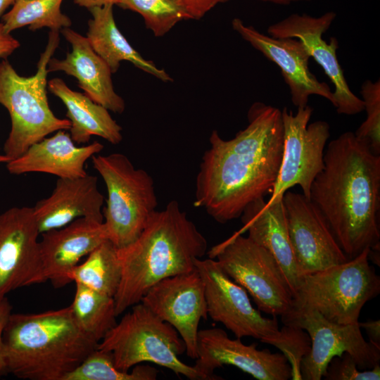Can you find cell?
<instances>
[{
    "mask_svg": "<svg viewBox=\"0 0 380 380\" xmlns=\"http://www.w3.org/2000/svg\"><path fill=\"white\" fill-rule=\"evenodd\" d=\"M379 243H377L369 248L367 258L368 260H371L374 264L380 266V246Z\"/></svg>",
    "mask_w": 380,
    "mask_h": 380,
    "instance_id": "39",
    "label": "cell"
},
{
    "mask_svg": "<svg viewBox=\"0 0 380 380\" xmlns=\"http://www.w3.org/2000/svg\"><path fill=\"white\" fill-rule=\"evenodd\" d=\"M232 26L242 39L280 68L296 107L306 106L312 95L322 96L334 106V94L329 86L319 81L310 71L308 65L311 57L300 40L266 35L253 26L245 25L238 18L232 20Z\"/></svg>",
    "mask_w": 380,
    "mask_h": 380,
    "instance_id": "18",
    "label": "cell"
},
{
    "mask_svg": "<svg viewBox=\"0 0 380 380\" xmlns=\"http://www.w3.org/2000/svg\"><path fill=\"white\" fill-rule=\"evenodd\" d=\"M310 200L348 260L379 243L380 156L352 132L331 141Z\"/></svg>",
    "mask_w": 380,
    "mask_h": 380,
    "instance_id": "2",
    "label": "cell"
},
{
    "mask_svg": "<svg viewBox=\"0 0 380 380\" xmlns=\"http://www.w3.org/2000/svg\"><path fill=\"white\" fill-rule=\"evenodd\" d=\"M207 248V240L177 201L156 210L139 237L118 248L122 277L114 296L117 316L162 279L194 270Z\"/></svg>",
    "mask_w": 380,
    "mask_h": 380,
    "instance_id": "3",
    "label": "cell"
},
{
    "mask_svg": "<svg viewBox=\"0 0 380 380\" xmlns=\"http://www.w3.org/2000/svg\"><path fill=\"white\" fill-rule=\"evenodd\" d=\"M121 0H74L75 4L87 8L89 10L94 7H101L106 5H118Z\"/></svg>",
    "mask_w": 380,
    "mask_h": 380,
    "instance_id": "38",
    "label": "cell"
},
{
    "mask_svg": "<svg viewBox=\"0 0 380 380\" xmlns=\"http://www.w3.org/2000/svg\"><path fill=\"white\" fill-rule=\"evenodd\" d=\"M20 46L19 42L11 34L5 32L0 23V58L6 59Z\"/></svg>",
    "mask_w": 380,
    "mask_h": 380,
    "instance_id": "36",
    "label": "cell"
},
{
    "mask_svg": "<svg viewBox=\"0 0 380 380\" xmlns=\"http://www.w3.org/2000/svg\"><path fill=\"white\" fill-rule=\"evenodd\" d=\"M323 377L327 380H379L380 365L360 371L352 356L345 352L330 360Z\"/></svg>",
    "mask_w": 380,
    "mask_h": 380,
    "instance_id": "33",
    "label": "cell"
},
{
    "mask_svg": "<svg viewBox=\"0 0 380 380\" xmlns=\"http://www.w3.org/2000/svg\"><path fill=\"white\" fill-rule=\"evenodd\" d=\"M119 6L140 14L156 37H163L180 21L191 20L176 0H121Z\"/></svg>",
    "mask_w": 380,
    "mask_h": 380,
    "instance_id": "30",
    "label": "cell"
},
{
    "mask_svg": "<svg viewBox=\"0 0 380 380\" xmlns=\"http://www.w3.org/2000/svg\"><path fill=\"white\" fill-rule=\"evenodd\" d=\"M61 31L72 51L62 60L51 58L48 71H62L75 77L79 87L92 101L110 111L122 113L125 101L114 90L112 72L107 63L94 51L86 37L70 27Z\"/></svg>",
    "mask_w": 380,
    "mask_h": 380,
    "instance_id": "20",
    "label": "cell"
},
{
    "mask_svg": "<svg viewBox=\"0 0 380 380\" xmlns=\"http://www.w3.org/2000/svg\"><path fill=\"white\" fill-rule=\"evenodd\" d=\"M233 1V0H222V3H226V2H228V1ZM258 1H263V2H267V3H272V4H277V5L286 6V5H289V4H292V3L303 2V1H310L311 0H258Z\"/></svg>",
    "mask_w": 380,
    "mask_h": 380,
    "instance_id": "40",
    "label": "cell"
},
{
    "mask_svg": "<svg viewBox=\"0 0 380 380\" xmlns=\"http://www.w3.org/2000/svg\"><path fill=\"white\" fill-rule=\"evenodd\" d=\"M91 158L107 189L102 213L108 239L117 248H124L139 237L156 210L153 180L122 153L96 154Z\"/></svg>",
    "mask_w": 380,
    "mask_h": 380,
    "instance_id": "8",
    "label": "cell"
},
{
    "mask_svg": "<svg viewBox=\"0 0 380 380\" xmlns=\"http://www.w3.org/2000/svg\"><path fill=\"white\" fill-rule=\"evenodd\" d=\"M312 113V108L308 105L298 108L296 114L286 108L281 110L283 156L267 203L296 185L310 199L312 183L324 167V148L330 137L327 122L317 120L308 125Z\"/></svg>",
    "mask_w": 380,
    "mask_h": 380,
    "instance_id": "11",
    "label": "cell"
},
{
    "mask_svg": "<svg viewBox=\"0 0 380 380\" xmlns=\"http://www.w3.org/2000/svg\"><path fill=\"white\" fill-rule=\"evenodd\" d=\"M17 0H0V18H2L4 11L11 6L13 5Z\"/></svg>",
    "mask_w": 380,
    "mask_h": 380,
    "instance_id": "41",
    "label": "cell"
},
{
    "mask_svg": "<svg viewBox=\"0 0 380 380\" xmlns=\"http://www.w3.org/2000/svg\"><path fill=\"white\" fill-rule=\"evenodd\" d=\"M247 126L231 139L216 130L196 176L194 205L217 222L239 218L277 181L284 150L281 110L262 102L251 105Z\"/></svg>",
    "mask_w": 380,
    "mask_h": 380,
    "instance_id": "1",
    "label": "cell"
},
{
    "mask_svg": "<svg viewBox=\"0 0 380 380\" xmlns=\"http://www.w3.org/2000/svg\"><path fill=\"white\" fill-rule=\"evenodd\" d=\"M12 306L7 297L0 301V375L6 373L4 352L3 333L11 314Z\"/></svg>",
    "mask_w": 380,
    "mask_h": 380,
    "instance_id": "35",
    "label": "cell"
},
{
    "mask_svg": "<svg viewBox=\"0 0 380 380\" xmlns=\"http://www.w3.org/2000/svg\"><path fill=\"white\" fill-rule=\"evenodd\" d=\"M283 196L267 203L264 197L246 206L241 215L243 227L237 232H248V237L267 250L277 261L293 295L298 287L300 274L291 243Z\"/></svg>",
    "mask_w": 380,
    "mask_h": 380,
    "instance_id": "22",
    "label": "cell"
},
{
    "mask_svg": "<svg viewBox=\"0 0 380 380\" xmlns=\"http://www.w3.org/2000/svg\"><path fill=\"white\" fill-rule=\"evenodd\" d=\"M336 17L328 11L314 17L306 13H292L284 19L270 25L268 35L275 38H296L300 40L310 56L322 67L334 84V107L338 114L355 115L364 110L362 99L350 89L337 57L338 42L331 37L323 39Z\"/></svg>",
    "mask_w": 380,
    "mask_h": 380,
    "instance_id": "14",
    "label": "cell"
},
{
    "mask_svg": "<svg viewBox=\"0 0 380 380\" xmlns=\"http://www.w3.org/2000/svg\"><path fill=\"white\" fill-rule=\"evenodd\" d=\"M360 93L367 118L357 128L355 136L374 154L380 156V82L365 81Z\"/></svg>",
    "mask_w": 380,
    "mask_h": 380,
    "instance_id": "31",
    "label": "cell"
},
{
    "mask_svg": "<svg viewBox=\"0 0 380 380\" xmlns=\"http://www.w3.org/2000/svg\"><path fill=\"white\" fill-rule=\"evenodd\" d=\"M113 7V5H106L89 9L91 18L88 22L86 37L92 49L107 63L112 73L118 70L121 61H125L163 82L172 81L163 69L143 58L131 46L115 23Z\"/></svg>",
    "mask_w": 380,
    "mask_h": 380,
    "instance_id": "25",
    "label": "cell"
},
{
    "mask_svg": "<svg viewBox=\"0 0 380 380\" xmlns=\"http://www.w3.org/2000/svg\"><path fill=\"white\" fill-rule=\"evenodd\" d=\"M195 266L204 284L208 315L236 338L249 336L272 346L279 335L277 318L263 317L253 306L247 291L222 270L215 259L198 258Z\"/></svg>",
    "mask_w": 380,
    "mask_h": 380,
    "instance_id": "12",
    "label": "cell"
},
{
    "mask_svg": "<svg viewBox=\"0 0 380 380\" xmlns=\"http://www.w3.org/2000/svg\"><path fill=\"white\" fill-rule=\"evenodd\" d=\"M47 86L66 107V116L70 122L69 134L75 143L86 144L93 135L113 145L122 141V127L104 106L84 94L72 90L60 78L50 80Z\"/></svg>",
    "mask_w": 380,
    "mask_h": 380,
    "instance_id": "24",
    "label": "cell"
},
{
    "mask_svg": "<svg viewBox=\"0 0 380 380\" xmlns=\"http://www.w3.org/2000/svg\"><path fill=\"white\" fill-rule=\"evenodd\" d=\"M158 371L148 365H137L132 372L118 369L110 352L92 351L64 380H155Z\"/></svg>",
    "mask_w": 380,
    "mask_h": 380,
    "instance_id": "29",
    "label": "cell"
},
{
    "mask_svg": "<svg viewBox=\"0 0 380 380\" xmlns=\"http://www.w3.org/2000/svg\"><path fill=\"white\" fill-rule=\"evenodd\" d=\"M103 148L98 141L79 146L69 133L58 130L50 137L34 143L20 157L7 163L9 173L22 175L43 172L58 178H76L87 175V160Z\"/></svg>",
    "mask_w": 380,
    "mask_h": 380,
    "instance_id": "23",
    "label": "cell"
},
{
    "mask_svg": "<svg viewBox=\"0 0 380 380\" xmlns=\"http://www.w3.org/2000/svg\"><path fill=\"white\" fill-rule=\"evenodd\" d=\"M11 160V159L7 157L6 155L4 154H1L0 153V163H8Z\"/></svg>",
    "mask_w": 380,
    "mask_h": 380,
    "instance_id": "42",
    "label": "cell"
},
{
    "mask_svg": "<svg viewBox=\"0 0 380 380\" xmlns=\"http://www.w3.org/2000/svg\"><path fill=\"white\" fill-rule=\"evenodd\" d=\"M99 343L98 348L111 353L115 367L124 372L144 362L172 370L177 376L203 380L193 366L179 356L186 346L177 330L141 302L134 305Z\"/></svg>",
    "mask_w": 380,
    "mask_h": 380,
    "instance_id": "6",
    "label": "cell"
},
{
    "mask_svg": "<svg viewBox=\"0 0 380 380\" xmlns=\"http://www.w3.org/2000/svg\"><path fill=\"white\" fill-rule=\"evenodd\" d=\"M41 272L38 284L50 281L56 288L69 284L68 273L108 239L103 222L80 217L68 224L42 234Z\"/></svg>",
    "mask_w": 380,
    "mask_h": 380,
    "instance_id": "19",
    "label": "cell"
},
{
    "mask_svg": "<svg viewBox=\"0 0 380 380\" xmlns=\"http://www.w3.org/2000/svg\"><path fill=\"white\" fill-rule=\"evenodd\" d=\"M188 13L191 20H199L222 0H176Z\"/></svg>",
    "mask_w": 380,
    "mask_h": 380,
    "instance_id": "34",
    "label": "cell"
},
{
    "mask_svg": "<svg viewBox=\"0 0 380 380\" xmlns=\"http://www.w3.org/2000/svg\"><path fill=\"white\" fill-rule=\"evenodd\" d=\"M59 40L58 31L51 30L34 75L21 76L7 60L0 62V104L7 109L11 120L4 151L11 160L22 156L30 146L48 134L70 127L68 119L58 118L53 114L46 94L47 66Z\"/></svg>",
    "mask_w": 380,
    "mask_h": 380,
    "instance_id": "5",
    "label": "cell"
},
{
    "mask_svg": "<svg viewBox=\"0 0 380 380\" xmlns=\"http://www.w3.org/2000/svg\"><path fill=\"white\" fill-rule=\"evenodd\" d=\"M369 249L345 262L303 275L292 308L315 310L337 324L357 322L365 303L380 293V277L369 263Z\"/></svg>",
    "mask_w": 380,
    "mask_h": 380,
    "instance_id": "7",
    "label": "cell"
},
{
    "mask_svg": "<svg viewBox=\"0 0 380 380\" xmlns=\"http://www.w3.org/2000/svg\"><path fill=\"white\" fill-rule=\"evenodd\" d=\"M208 255L251 295L260 311L281 317L291 310V288L277 261L265 248L236 232L213 247Z\"/></svg>",
    "mask_w": 380,
    "mask_h": 380,
    "instance_id": "9",
    "label": "cell"
},
{
    "mask_svg": "<svg viewBox=\"0 0 380 380\" xmlns=\"http://www.w3.org/2000/svg\"><path fill=\"white\" fill-rule=\"evenodd\" d=\"M75 284L74 299L70 305L72 315L80 328L99 343L117 323L114 298L81 284Z\"/></svg>",
    "mask_w": 380,
    "mask_h": 380,
    "instance_id": "27",
    "label": "cell"
},
{
    "mask_svg": "<svg viewBox=\"0 0 380 380\" xmlns=\"http://www.w3.org/2000/svg\"><path fill=\"white\" fill-rule=\"evenodd\" d=\"M103 202L96 176L58 178L50 196L33 207L39 232L63 227L80 217L103 222Z\"/></svg>",
    "mask_w": 380,
    "mask_h": 380,
    "instance_id": "21",
    "label": "cell"
},
{
    "mask_svg": "<svg viewBox=\"0 0 380 380\" xmlns=\"http://www.w3.org/2000/svg\"><path fill=\"white\" fill-rule=\"evenodd\" d=\"M141 302L177 330L186 355L196 359L199 322L208 316L204 284L196 269L162 279Z\"/></svg>",
    "mask_w": 380,
    "mask_h": 380,
    "instance_id": "17",
    "label": "cell"
},
{
    "mask_svg": "<svg viewBox=\"0 0 380 380\" xmlns=\"http://www.w3.org/2000/svg\"><path fill=\"white\" fill-rule=\"evenodd\" d=\"M360 328L365 330L369 341L380 348V320H368L365 322H358Z\"/></svg>",
    "mask_w": 380,
    "mask_h": 380,
    "instance_id": "37",
    "label": "cell"
},
{
    "mask_svg": "<svg viewBox=\"0 0 380 380\" xmlns=\"http://www.w3.org/2000/svg\"><path fill=\"white\" fill-rule=\"evenodd\" d=\"M281 318L284 325L300 327L310 336V350L300 363L301 379L320 380L330 360L345 352L361 370L372 369L380 362V348L366 341L359 321L337 324L315 310L295 308Z\"/></svg>",
    "mask_w": 380,
    "mask_h": 380,
    "instance_id": "10",
    "label": "cell"
},
{
    "mask_svg": "<svg viewBox=\"0 0 380 380\" xmlns=\"http://www.w3.org/2000/svg\"><path fill=\"white\" fill-rule=\"evenodd\" d=\"M122 277L118 248L106 240L92 251L86 260L68 274L70 282L81 284L99 293L113 297Z\"/></svg>",
    "mask_w": 380,
    "mask_h": 380,
    "instance_id": "26",
    "label": "cell"
},
{
    "mask_svg": "<svg viewBox=\"0 0 380 380\" xmlns=\"http://www.w3.org/2000/svg\"><path fill=\"white\" fill-rule=\"evenodd\" d=\"M39 234L33 207H12L0 214V301L13 291L38 284Z\"/></svg>",
    "mask_w": 380,
    "mask_h": 380,
    "instance_id": "15",
    "label": "cell"
},
{
    "mask_svg": "<svg viewBox=\"0 0 380 380\" xmlns=\"http://www.w3.org/2000/svg\"><path fill=\"white\" fill-rule=\"evenodd\" d=\"M6 373L29 380H64L98 348L70 306L11 313L3 333Z\"/></svg>",
    "mask_w": 380,
    "mask_h": 380,
    "instance_id": "4",
    "label": "cell"
},
{
    "mask_svg": "<svg viewBox=\"0 0 380 380\" xmlns=\"http://www.w3.org/2000/svg\"><path fill=\"white\" fill-rule=\"evenodd\" d=\"M272 346L281 350L289 362L291 379L300 380V363L309 353L311 347L308 334L300 327L284 325L279 329V338Z\"/></svg>",
    "mask_w": 380,
    "mask_h": 380,
    "instance_id": "32",
    "label": "cell"
},
{
    "mask_svg": "<svg viewBox=\"0 0 380 380\" xmlns=\"http://www.w3.org/2000/svg\"><path fill=\"white\" fill-rule=\"evenodd\" d=\"M291 243L301 277L348 259L331 229L311 201L286 191L283 196Z\"/></svg>",
    "mask_w": 380,
    "mask_h": 380,
    "instance_id": "16",
    "label": "cell"
},
{
    "mask_svg": "<svg viewBox=\"0 0 380 380\" xmlns=\"http://www.w3.org/2000/svg\"><path fill=\"white\" fill-rule=\"evenodd\" d=\"M193 366L203 380L220 379L215 369L234 366L258 380H288L292 377L289 362L283 353H274L257 344L245 345L241 338L231 339L220 328L198 331L197 357Z\"/></svg>",
    "mask_w": 380,
    "mask_h": 380,
    "instance_id": "13",
    "label": "cell"
},
{
    "mask_svg": "<svg viewBox=\"0 0 380 380\" xmlns=\"http://www.w3.org/2000/svg\"><path fill=\"white\" fill-rule=\"evenodd\" d=\"M63 0H17L12 8L2 16L5 32L28 26L35 31L43 27L60 31L70 27V18L62 13L61 6Z\"/></svg>",
    "mask_w": 380,
    "mask_h": 380,
    "instance_id": "28",
    "label": "cell"
}]
</instances>
